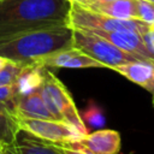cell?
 <instances>
[{
	"instance_id": "obj_1",
	"label": "cell",
	"mask_w": 154,
	"mask_h": 154,
	"mask_svg": "<svg viewBox=\"0 0 154 154\" xmlns=\"http://www.w3.org/2000/svg\"><path fill=\"white\" fill-rule=\"evenodd\" d=\"M69 0H0V40L31 30L70 25Z\"/></svg>"
},
{
	"instance_id": "obj_2",
	"label": "cell",
	"mask_w": 154,
	"mask_h": 154,
	"mask_svg": "<svg viewBox=\"0 0 154 154\" xmlns=\"http://www.w3.org/2000/svg\"><path fill=\"white\" fill-rule=\"evenodd\" d=\"M73 29L70 25L31 30L0 40V57L22 65L37 64L41 59L72 47Z\"/></svg>"
},
{
	"instance_id": "obj_3",
	"label": "cell",
	"mask_w": 154,
	"mask_h": 154,
	"mask_svg": "<svg viewBox=\"0 0 154 154\" xmlns=\"http://www.w3.org/2000/svg\"><path fill=\"white\" fill-rule=\"evenodd\" d=\"M38 91L47 108L57 120L72 125L83 135L88 134V129L73 102L70 91L47 67L45 70L43 82L38 88Z\"/></svg>"
},
{
	"instance_id": "obj_4",
	"label": "cell",
	"mask_w": 154,
	"mask_h": 154,
	"mask_svg": "<svg viewBox=\"0 0 154 154\" xmlns=\"http://www.w3.org/2000/svg\"><path fill=\"white\" fill-rule=\"evenodd\" d=\"M72 46L81 49L83 53L97 60L105 67H108V69H112L117 65H122L125 63L146 60L138 55L123 51L117 46L112 45L111 42H108L107 40L102 38L101 36L83 29H73Z\"/></svg>"
},
{
	"instance_id": "obj_5",
	"label": "cell",
	"mask_w": 154,
	"mask_h": 154,
	"mask_svg": "<svg viewBox=\"0 0 154 154\" xmlns=\"http://www.w3.org/2000/svg\"><path fill=\"white\" fill-rule=\"evenodd\" d=\"M70 26L73 29L84 30H102V31H134L140 35L146 34L150 25L135 19H119L105 16L91 10H88L79 4H71L70 10Z\"/></svg>"
},
{
	"instance_id": "obj_6",
	"label": "cell",
	"mask_w": 154,
	"mask_h": 154,
	"mask_svg": "<svg viewBox=\"0 0 154 154\" xmlns=\"http://www.w3.org/2000/svg\"><path fill=\"white\" fill-rule=\"evenodd\" d=\"M20 130L31 134L32 136L55 144H69L82 140L83 135L72 125L48 119H28L17 118Z\"/></svg>"
},
{
	"instance_id": "obj_7",
	"label": "cell",
	"mask_w": 154,
	"mask_h": 154,
	"mask_svg": "<svg viewBox=\"0 0 154 154\" xmlns=\"http://www.w3.org/2000/svg\"><path fill=\"white\" fill-rule=\"evenodd\" d=\"M65 146L84 149L91 154H118L122 147V140L118 131L111 129H100L88 132L78 142Z\"/></svg>"
},
{
	"instance_id": "obj_8",
	"label": "cell",
	"mask_w": 154,
	"mask_h": 154,
	"mask_svg": "<svg viewBox=\"0 0 154 154\" xmlns=\"http://www.w3.org/2000/svg\"><path fill=\"white\" fill-rule=\"evenodd\" d=\"M38 65L49 67H66V69H90V67H105L101 63L83 53L76 47H70L57 53H53L41 59Z\"/></svg>"
},
{
	"instance_id": "obj_9",
	"label": "cell",
	"mask_w": 154,
	"mask_h": 154,
	"mask_svg": "<svg viewBox=\"0 0 154 154\" xmlns=\"http://www.w3.org/2000/svg\"><path fill=\"white\" fill-rule=\"evenodd\" d=\"M13 113L17 118L57 120L47 108L38 90L32 91L28 95L16 96L13 101Z\"/></svg>"
},
{
	"instance_id": "obj_10",
	"label": "cell",
	"mask_w": 154,
	"mask_h": 154,
	"mask_svg": "<svg viewBox=\"0 0 154 154\" xmlns=\"http://www.w3.org/2000/svg\"><path fill=\"white\" fill-rule=\"evenodd\" d=\"M112 70L124 76L130 82L154 94V63L147 60H136L117 65L112 67Z\"/></svg>"
},
{
	"instance_id": "obj_11",
	"label": "cell",
	"mask_w": 154,
	"mask_h": 154,
	"mask_svg": "<svg viewBox=\"0 0 154 154\" xmlns=\"http://www.w3.org/2000/svg\"><path fill=\"white\" fill-rule=\"evenodd\" d=\"M6 149L13 154H64L59 144L40 140L23 130H19L14 144Z\"/></svg>"
},
{
	"instance_id": "obj_12",
	"label": "cell",
	"mask_w": 154,
	"mask_h": 154,
	"mask_svg": "<svg viewBox=\"0 0 154 154\" xmlns=\"http://www.w3.org/2000/svg\"><path fill=\"white\" fill-rule=\"evenodd\" d=\"M45 70L46 67L38 64L23 65V67L20 69L19 73L16 77L14 83L12 84L16 96L28 95L32 91L38 90L43 82Z\"/></svg>"
},
{
	"instance_id": "obj_13",
	"label": "cell",
	"mask_w": 154,
	"mask_h": 154,
	"mask_svg": "<svg viewBox=\"0 0 154 154\" xmlns=\"http://www.w3.org/2000/svg\"><path fill=\"white\" fill-rule=\"evenodd\" d=\"M82 6V5H81ZM94 12L109 16L119 19H135L136 14V2L135 0H114L111 2L95 4L89 6H83Z\"/></svg>"
},
{
	"instance_id": "obj_14",
	"label": "cell",
	"mask_w": 154,
	"mask_h": 154,
	"mask_svg": "<svg viewBox=\"0 0 154 154\" xmlns=\"http://www.w3.org/2000/svg\"><path fill=\"white\" fill-rule=\"evenodd\" d=\"M18 120L12 108L0 102V144L5 148H11L19 132Z\"/></svg>"
},
{
	"instance_id": "obj_15",
	"label": "cell",
	"mask_w": 154,
	"mask_h": 154,
	"mask_svg": "<svg viewBox=\"0 0 154 154\" xmlns=\"http://www.w3.org/2000/svg\"><path fill=\"white\" fill-rule=\"evenodd\" d=\"M87 129L94 128V129H101V126L105 125V116L100 107H97L93 101L88 103V106L83 109L81 114Z\"/></svg>"
},
{
	"instance_id": "obj_16",
	"label": "cell",
	"mask_w": 154,
	"mask_h": 154,
	"mask_svg": "<svg viewBox=\"0 0 154 154\" xmlns=\"http://www.w3.org/2000/svg\"><path fill=\"white\" fill-rule=\"evenodd\" d=\"M22 67H23L22 64L12 60H7V63L0 69V87L12 85Z\"/></svg>"
},
{
	"instance_id": "obj_17",
	"label": "cell",
	"mask_w": 154,
	"mask_h": 154,
	"mask_svg": "<svg viewBox=\"0 0 154 154\" xmlns=\"http://www.w3.org/2000/svg\"><path fill=\"white\" fill-rule=\"evenodd\" d=\"M135 2L137 19L148 25H154V2L148 0H135Z\"/></svg>"
},
{
	"instance_id": "obj_18",
	"label": "cell",
	"mask_w": 154,
	"mask_h": 154,
	"mask_svg": "<svg viewBox=\"0 0 154 154\" xmlns=\"http://www.w3.org/2000/svg\"><path fill=\"white\" fill-rule=\"evenodd\" d=\"M16 94L12 85H2L0 87V102L8 105L13 111V101H14Z\"/></svg>"
},
{
	"instance_id": "obj_19",
	"label": "cell",
	"mask_w": 154,
	"mask_h": 154,
	"mask_svg": "<svg viewBox=\"0 0 154 154\" xmlns=\"http://www.w3.org/2000/svg\"><path fill=\"white\" fill-rule=\"evenodd\" d=\"M64 152V154H91L88 150L84 149H79V148H72V147H67L65 144H59Z\"/></svg>"
},
{
	"instance_id": "obj_20",
	"label": "cell",
	"mask_w": 154,
	"mask_h": 154,
	"mask_svg": "<svg viewBox=\"0 0 154 154\" xmlns=\"http://www.w3.org/2000/svg\"><path fill=\"white\" fill-rule=\"evenodd\" d=\"M111 1H114V0H90V1H88L87 4H84V5H82V6H89V5L102 4V2H111Z\"/></svg>"
},
{
	"instance_id": "obj_21",
	"label": "cell",
	"mask_w": 154,
	"mask_h": 154,
	"mask_svg": "<svg viewBox=\"0 0 154 154\" xmlns=\"http://www.w3.org/2000/svg\"><path fill=\"white\" fill-rule=\"evenodd\" d=\"M71 4L73 2V4H79V5H84V4H87L88 1H90V0H69Z\"/></svg>"
},
{
	"instance_id": "obj_22",
	"label": "cell",
	"mask_w": 154,
	"mask_h": 154,
	"mask_svg": "<svg viewBox=\"0 0 154 154\" xmlns=\"http://www.w3.org/2000/svg\"><path fill=\"white\" fill-rule=\"evenodd\" d=\"M7 60H8V59H5V58L0 57V69H1V67H2V66L6 64V63H7Z\"/></svg>"
},
{
	"instance_id": "obj_23",
	"label": "cell",
	"mask_w": 154,
	"mask_h": 154,
	"mask_svg": "<svg viewBox=\"0 0 154 154\" xmlns=\"http://www.w3.org/2000/svg\"><path fill=\"white\" fill-rule=\"evenodd\" d=\"M0 154H7L6 148H5V147H2L1 144H0Z\"/></svg>"
},
{
	"instance_id": "obj_24",
	"label": "cell",
	"mask_w": 154,
	"mask_h": 154,
	"mask_svg": "<svg viewBox=\"0 0 154 154\" xmlns=\"http://www.w3.org/2000/svg\"><path fill=\"white\" fill-rule=\"evenodd\" d=\"M6 150H7V153H8V154H13V153H12L11 150H8V149H6Z\"/></svg>"
},
{
	"instance_id": "obj_25",
	"label": "cell",
	"mask_w": 154,
	"mask_h": 154,
	"mask_svg": "<svg viewBox=\"0 0 154 154\" xmlns=\"http://www.w3.org/2000/svg\"><path fill=\"white\" fill-rule=\"evenodd\" d=\"M153 106H154V94H153Z\"/></svg>"
},
{
	"instance_id": "obj_26",
	"label": "cell",
	"mask_w": 154,
	"mask_h": 154,
	"mask_svg": "<svg viewBox=\"0 0 154 154\" xmlns=\"http://www.w3.org/2000/svg\"><path fill=\"white\" fill-rule=\"evenodd\" d=\"M148 1H152V2H154V0H148Z\"/></svg>"
},
{
	"instance_id": "obj_27",
	"label": "cell",
	"mask_w": 154,
	"mask_h": 154,
	"mask_svg": "<svg viewBox=\"0 0 154 154\" xmlns=\"http://www.w3.org/2000/svg\"><path fill=\"white\" fill-rule=\"evenodd\" d=\"M7 154H8V153H7Z\"/></svg>"
}]
</instances>
